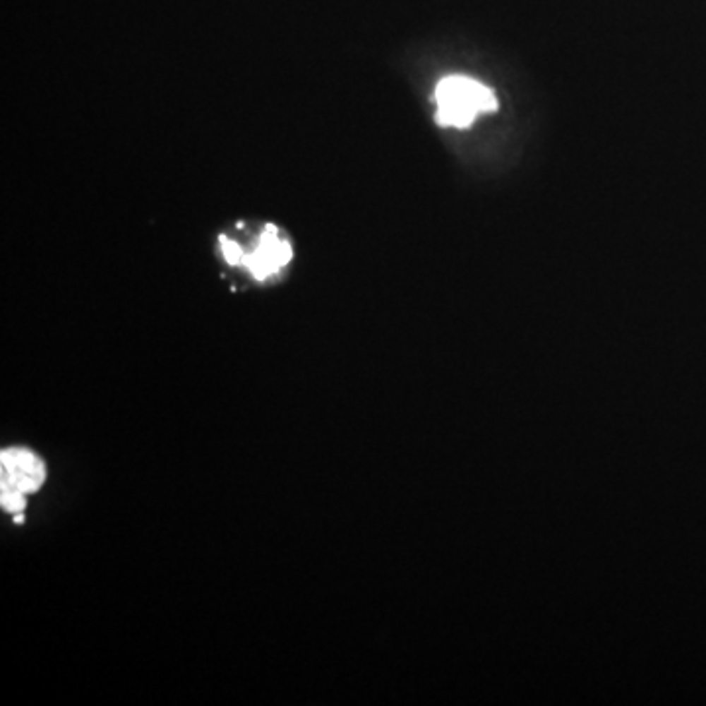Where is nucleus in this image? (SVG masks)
Returning <instances> with one entry per match:
<instances>
[{
	"label": "nucleus",
	"mask_w": 706,
	"mask_h": 706,
	"mask_svg": "<svg viewBox=\"0 0 706 706\" xmlns=\"http://www.w3.org/2000/svg\"><path fill=\"white\" fill-rule=\"evenodd\" d=\"M436 122L443 128H467L477 114L494 112L498 100L493 90L477 80L461 75H451L438 83L436 92Z\"/></svg>",
	"instance_id": "f257e3e1"
},
{
	"label": "nucleus",
	"mask_w": 706,
	"mask_h": 706,
	"mask_svg": "<svg viewBox=\"0 0 706 706\" xmlns=\"http://www.w3.org/2000/svg\"><path fill=\"white\" fill-rule=\"evenodd\" d=\"M44 459L26 448L0 451V504L12 516L24 514L28 494L37 493L45 483Z\"/></svg>",
	"instance_id": "f03ea898"
},
{
	"label": "nucleus",
	"mask_w": 706,
	"mask_h": 706,
	"mask_svg": "<svg viewBox=\"0 0 706 706\" xmlns=\"http://www.w3.org/2000/svg\"><path fill=\"white\" fill-rule=\"evenodd\" d=\"M220 247H222V256H224V259H226L229 265H241L246 253H244V249H241L236 241H232V239L222 236Z\"/></svg>",
	"instance_id": "20e7f679"
},
{
	"label": "nucleus",
	"mask_w": 706,
	"mask_h": 706,
	"mask_svg": "<svg viewBox=\"0 0 706 706\" xmlns=\"http://www.w3.org/2000/svg\"><path fill=\"white\" fill-rule=\"evenodd\" d=\"M292 259V247L285 238H281L279 229L267 226L257 247L251 253L244 256L241 265L257 281H265L267 277L279 273L285 265Z\"/></svg>",
	"instance_id": "7ed1b4c3"
}]
</instances>
